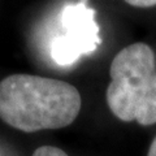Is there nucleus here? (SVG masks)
Masks as SVG:
<instances>
[{"instance_id": "1", "label": "nucleus", "mask_w": 156, "mask_h": 156, "mask_svg": "<svg viewBox=\"0 0 156 156\" xmlns=\"http://www.w3.org/2000/svg\"><path fill=\"white\" fill-rule=\"evenodd\" d=\"M81 105L80 91L56 78L13 74L0 82V119L26 133L65 128Z\"/></svg>"}, {"instance_id": "2", "label": "nucleus", "mask_w": 156, "mask_h": 156, "mask_svg": "<svg viewBox=\"0 0 156 156\" xmlns=\"http://www.w3.org/2000/svg\"><path fill=\"white\" fill-rule=\"evenodd\" d=\"M107 103L125 122L142 126L156 122V56L146 43H134L113 57Z\"/></svg>"}, {"instance_id": "3", "label": "nucleus", "mask_w": 156, "mask_h": 156, "mask_svg": "<svg viewBox=\"0 0 156 156\" xmlns=\"http://www.w3.org/2000/svg\"><path fill=\"white\" fill-rule=\"evenodd\" d=\"M62 33L51 42V57L57 65H72L83 55L96 51L100 46V27L95 11L83 2L68 4L60 14Z\"/></svg>"}, {"instance_id": "4", "label": "nucleus", "mask_w": 156, "mask_h": 156, "mask_svg": "<svg viewBox=\"0 0 156 156\" xmlns=\"http://www.w3.org/2000/svg\"><path fill=\"white\" fill-rule=\"evenodd\" d=\"M33 156H68V154L53 146H42L34 151Z\"/></svg>"}, {"instance_id": "5", "label": "nucleus", "mask_w": 156, "mask_h": 156, "mask_svg": "<svg viewBox=\"0 0 156 156\" xmlns=\"http://www.w3.org/2000/svg\"><path fill=\"white\" fill-rule=\"evenodd\" d=\"M147 156H156V136L152 140V143H151L150 146V148H148V154Z\"/></svg>"}]
</instances>
